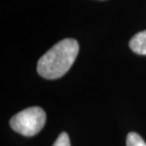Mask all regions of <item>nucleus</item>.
Wrapping results in <instances>:
<instances>
[{"instance_id": "1", "label": "nucleus", "mask_w": 146, "mask_h": 146, "mask_svg": "<svg viewBox=\"0 0 146 146\" xmlns=\"http://www.w3.org/2000/svg\"><path fill=\"white\" fill-rule=\"evenodd\" d=\"M79 52V44L76 40L66 38L46 51L37 64L40 76L48 80L61 78L71 68Z\"/></svg>"}, {"instance_id": "2", "label": "nucleus", "mask_w": 146, "mask_h": 146, "mask_svg": "<svg viewBox=\"0 0 146 146\" xmlns=\"http://www.w3.org/2000/svg\"><path fill=\"white\" fill-rule=\"evenodd\" d=\"M46 113L41 107L33 106L14 115L10 125L15 132L25 137H33L39 133L46 123Z\"/></svg>"}, {"instance_id": "3", "label": "nucleus", "mask_w": 146, "mask_h": 146, "mask_svg": "<svg viewBox=\"0 0 146 146\" xmlns=\"http://www.w3.org/2000/svg\"><path fill=\"white\" fill-rule=\"evenodd\" d=\"M129 46L135 53L146 55V31L135 34L130 40Z\"/></svg>"}, {"instance_id": "4", "label": "nucleus", "mask_w": 146, "mask_h": 146, "mask_svg": "<svg viewBox=\"0 0 146 146\" xmlns=\"http://www.w3.org/2000/svg\"><path fill=\"white\" fill-rule=\"evenodd\" d=\"M126 146H146V143L139 134L131 132L127 135Z\"/></svg>"}, {"instance_id": "5", "label": "nucleus", "mask_w": 146, "mask_h": 146, "mask_svg": "<svg viewBox=\"0 0 146 146\" xmlns=\"http://www.w3.org/2000/svg\"><path fill=\"white\" fill-rule=\"evenodd\" d=\"M52 146H70L68 135L65 132L61 133Z\"/></svg>"}]
</instances>
